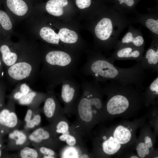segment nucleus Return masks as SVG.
<instances>
[{"label": "nucleus", "instance_id": "obj_1", "mask_svg": "<svg viewBox=\"0 0 158 158\" xmlns=\"http://www.w3.org/2000/svg\"><path fill=\"white\" fill-rule=\"evenodd\" d=\"M80 71L84 75L91 76L99 82L114 81L124 86L133 85L140 89L148 74L140 62L130 67L120 68L99 52L92 53Z\"/></svg>", "mask_w": 158, "mask_h": 158}, {"label": "nucleus", "instance_id": "obj_2", "mask_svg": "<svg viewBox=\"0 0 158 158\" xmlns=\"http://www.w3.org/2000/svg\"><path fill=\"white\" fill-rule=\"evenodd\" d=\"M42 54L39 73L47 90H54L63 80L73 78L76 74L78 62L66 52L48 50Z\"/></svg>", "mask_w": 158, "mask_h": 158}, {"label": "nucleus", "instance_id": "obj_3", "mask_svg": "<svg viewBox=\"0 0 158 158\" xmlns=\"http://www.w3.org/2000/svg\"><path fill=\"white\" fill-rule=\"evenodd\" d=\"M81 94L77 99L72 112L76 117L75 125L82 135H86L94 115L103 107L104 92L99 82L95 79L83 80L80 85Z\"/></svg>", "mask_w": 158, "mask_h": 158}, {"label": "nucleus", "instance_id": "obj_4", "mask_svg": "<svg viewBox=\"0 0 158 158\" xmlns=\"http://www.w3.org/2000/svg\"><path fill=\"white\" fill-rule=\"evenodd\" d=\"M41 63L42 54L36 48L20 45L18 59L5 69V76L12 85L24 81L33 83L39 77Z\"/></svg>", "mask_w": 158, "mask_h": 158}, {"label": "nucleus", "instance_id": "obj_5", "mask_svg": "<svg viewBox=\"0 0 158 158\" xmlns=\"http://www.w3.org/2000/svg\"><path fill=\"white\" fill-rule=\"evenodd\" d=\"M106 13L96 25L94 32L99 40V46L110 50L114 49L122 31L133 23V18L122 14L113 8Z\"/></svg>", "mask_w": 158, "mask_h": 158}, {"label": "nucleus", "instance_id": "obj_6", "mask_svg": "<svg viewBox=\"0 0 158 158\" xmlns=\"http://www.w3.org/2000/svg\"><path fill=\"white\" fill-rule=\"evenodd\" d=\"M103 88L104 93L108 96L106 105L107 110L112 115L125 111L130 106V101L142 99L130 100L141 98L140 89L133 85L124 86L117 82L110 81Z\"/></svg>", "mask_w": 158, "mask_h": 158}, {"label": "nucleus", "instance_id": "obj_7", "mask_svg": "<svg viewBox=\"0 0 158 158\" xmlns=\"http://www.w3.org/2000/svg\"><path fill=\"white\" fill-rule=\"evenodd\" d=\"M61 90L59 97L64 104L65 113H72L75 103L80 95V85L73 78L65 80L61 83Z\"/></svg>", "mask_w": 158, "mask_h": 158}, {"label": "nucleus", "instance_id": "obj_8", "mask_svg": "<svg viewBox=\"0 0 158 158\" xmlns=\"http://www.w3.org/2000/svg\"><path fill=\"white\" fill-rule=\"evenodd\" d=\"M52 122L53 125L50 129L60 142H68L80 133L75 125H70L64 115L59 117Z\"/></svg>", "mask_w": 158, "mask_h": 158}, {"label": "nucleus", "instance_id": "obj_9", "mask_svg": "<svg viewBox=\"0 0 158 158\" xmlns=\"http://www.w3.org/2000/svg\"><path fill=\"white\" fill-rule=\"evenodd\" d=\"M145 47L125 46L115 49L108 59L112 63L118 60H133L140 62L142 59Z\"/></svg>", "mask_w": 158, "mask_h": 158}, {"label": "nucleus", "instance_id": "obj_10", "mask_svg": "<svg viewBox=\"0 0 158 158\" xmlns=\"http://www.w3.org/2000/svg\"><path fill=\"white\" fill-rule=\"evenodd\" d=\"M42 108L46 118L53 122L59 117L64 115L63 108L56 97L54 90H47Z\"/></svg>", "mask_w": 158, "mask_h": 158}, {"label": "nucleus", "instance_id": "obj_11", "mask_svg": "<svg viewBox=\"0 0 158 158\" xmlns=\"http://www.w3.org/2000/svg\"><path fill=\"white\" fill-rule=\"evenodd\" d=\"M20 45L0 39V59L5 69L15 63L19 55Z\"/></svg>", "mask_w": 158, "mask_h": 158}, {"label": "nucleus", "instance_id": "obj_12", "mask_svg": "<svg viewBox=\"0 0 158 158\" xmlns=\"http://www.w3.org/2000/svg\"><path fill=\"white\" fill-rule=\"evenodd\" d=\"M14 102L9 99L7 105L0 111V135L3 136L8 129L15 127L17 125V116L13 111Z\"/></svg>", "mask_w": 158, "mask_h": 158}, {"label": "nucleus", "instance_id": "obj_13", "mask_svg": "<svg viewBox=\"0 0 158 158\" xmlns=\"http://www.w3.org/2000/svg\"><path fill=\"white\" fill-rule=\"evenodd\" d=\"M150 45L140 62L145 71L158 73V37H152Z\"/></svg>", "mask_w": 158, "mask_h": 158}, {"label": "nucleus", "instance_id": "obj_14", "mask_svg": "<svg viewBox=\"0 0 158 158\" xmlns=\"http://www.w3.org/2000/svg\"><path fill=\"white\" fill-rule=\"evenodd\" d=\"M133 23H138L148 29L152 38L158 37V12L150 10L148 13H140L137 11L134 14Z\"/></svg>", "mask_w": 158, "mask_h": 158}, {"label": "nucleus", "instance_id": "obj_15", "mask_svg": "<svg viewBox=\"0 0 158 158\" xmlns=\"http://www.w3.org/2000/svg\"><path fill=\"white\" fill-rule=\"evenodd\" d=\"M128 27L126 34L121 40L118 41L114 49L125 46L145 47V42L140 29L136 28L131 25Z\"/></svg>", "mask_w": 158, "mask_h": 158}, {"label": "nucleus", "instance_id": "obj_16", "mask_svg": "<svg viewBox=\"0 0 158 158\" xmlns=\"http://www.w3.org/2000/svg\"><path fill=\"white\" fill-rule=\"evenodd\" d=\"M29 140L34 143L40 144L50 143L51 141L59 142L50 130L43 128H39L32 132L28 136Z\"/></svg>", "mask_w": 158, "mask_h": 158}, {"label": "nucleus", "instance_id": "obj_17", "mask_svg": "<svg viewBox=\"0 0 158 158\" xmlns=\"http://www.w3.org/2000/svg\"><path fill=\"white\" fill-rule=\"evenodd\" d=\"M47 95V93L40 92L31 90L16 102L22 105L35 107L44 101Z\"/></svg>", "mask_w": 158, "mask_h": 158}, {"label": "nucleus", "instance_id": "obj_18", "mask_svg": "<svg viewBox=\"0 0 158 158\" xmlns=\"http://www.w3.org/2000/svg\"><path fill=\"white\" fill-rule=\"evenodd\" d=\"M5 3L7 9L18 16H23L28 11V5L24 0H5Z\"/></svg>", "mask_w": 158, "mask_h": 158}, {"label": "nucleus", "instance_id": "obj_19", "mask_svg": "<svg viewBox=\"0 0 158 158\" xmlns=\"http://www.w3.org/2000/svg\"><path fill=\"white\" fill-rule=\"evenodd\" d=\"M68 4L67 0H49L46 3V9L50 14L59 16L63 14V7Z\"/></svg>", "mask_w": 158, "mask_h": 158}, {"label": "nucleus", "instance_id": "obj_20", "mask_svg": "<svg viewBox=\"0 0 158 158\" xmlns=\"http://www.w3.org/2000/svg\"><path fill=\"white\" fill-rule=\"evenodd\" d=\"M41 37L47 42L54 45L59 44V39L58 34L51 28L44 27L42 28L39 32Z\"/></svg>", "mask_w": 158, "mask_h": 158}, {"label": "nucleus", "instance_id": "obj_21", "mask_svg": "<svg viewBox=\"0 0 158 158\" xmlns=\"http://www.w3.org/2000/svg\"><path fill=\"white\" fill-rule=\"evenodd\" d=\"M31 90L30 86L26 83L20 82L16 85L11 92L7 96L9 99L15 102L27 94Z\"/></svg>", "mask_w": 158, "mask_h": 158}, {"label": "nucleus", "instance_id": "obj_22", "mask_svg": "<svg viewBox=\"0 0 158 158\" xmlns=\"http://www.w3.org/2000/svg\"><path fill=\"white\" fill-rule=\"evenodd\" d=\"M114 138L120 144H123L130 140L131 134L129 130L122 126H118L114 133Z\"/></svg>", "mask_w": 158, "mask_h": 158}, {"label": "nucleus", "instance_id": "obj_23", "mask_svg": "<svg viewBox=\"0 0 158 158\" xmlns=\"http://www.w3.org/2000/svg\"><path fill=\"white\" fill-rule=\"evenodd\" d=\"M104 140L102 143V148L104 152L107 154L111 155L115 154L121 147V144L112 136Z\"/></svg>", "mask_w": 158, "mask_h": 158}, {"label": "nucleus", "instance_id": "obj_24", "mask_svg": "<svg viewBox=\"0 0 158 158\" xmlns=\"http://www.w3.org/2000/svg\"><path fill=\"white\" fill-rule=\"evenodd\" d=\"M58 34L59 40L66 44H74L76 42L78 39L75 32L65 28L60 29Z\"/></svg>", "mask_w": 158, "mask_h": 158}, {"label": "nucleus", "instance_id": "obj_25", "mask_svg": "<svg viewBox=\"0 0 158 158\" xmlns=\"http://www.w3.org/2000/svg\"><path fill=\"white\" fill-rule=\"evenodd\" d=\"M12 28V24L10 18L6 12L0 10V32L5 33Z\"/></svg>", "mask_w": 158, "mask_h": 158}, {"label": "nucleus", "instance_id": "obj_26", "mask_svg": "<svg viewBox=\"0 0 158 158\" xmlns=\"http://www.w3.org/2000/svg\"><path fill=\"white\" fill-rule=\"evenodd\" d=\"M8 137L10 140H14L16 145L19 146L24 145L27 139L26 135L23 132L17 130L10 133Z\"/></svg>", "mask_w": 158, "mask_h": 158}, {"label": "nucleus", "instance_id": "obj_27", "mask_svg": "<svg viewBox=\"0 0 158 158\" xmlns=\"http://www.w3.org/2000/svg\"><path fill=\"white\" fill-rule=\"evenodd\" d=\"M145 94L147 97H156L158 94V75L151 84L147 87ZM151 98V99H153Z\"/></svg>", "mask_w": 158, "mask_h": 158}, {"label": "nucleus", "instance_id": "obj_28", "mask_svg": "<svg viewBox=\"0 0 158 158\" xmlns=\"http://www.w3.org/2000/svg\"><path fill=\"white\" fill-rule=\"evenodd\" d=\"M19 155L22 158H37L39 154L35 149L28 147H25L20 151Z\"/></svg>", "mask_w": 158, "mask_h": 158}, {"label": "nucleus", "instance_id": "obj_29", "mask_svg": "<svg viewBox=\"0 0 158 158\" xmlns=\"http://www.w3.org/2000/svg\"><path fill=\"white\" fill-rule=\"evenodd\" d=\"M6 89V84L3 80H2L0 81V111L5 106Z\"/></svg>", "mask_w": 158, "mask_h": 158}, {"label": "nucleus", "instance_id": "obj_30", "mask_svg": "<svg viewBox=\"0 0 158 158\" xmlns=\"http://www.w3.org/2000/svg\"><path fill=\"white\" fill-rule=\"evenodd\" d=\"M41 121V117L39 114L34 115L29 121L26 123V127L32 129L35 126H38Z\"/></svg>", "mask_w": 158, "mask_h": 158}, {"label": "nucleus", "instance_id": "obj_31", "mask_svg": "<svg viewBox=\"0 0 158 158\" xmlns=\"http://www.w3.org/2000/svg\"><path fill=\"white\" fill-rule=\"evenodd\" d=\"M39 152L44 155H49L56 157V154L55 152L52 149L45 146H41L39 149Z\"/></svg>", "mask_w": 158, "mask_h": 158}, {"label": "nucleus", "instance_id": "obj_32", "mask_svg": "<svg viewBox=\"0 0 158 158\" xmlns=\"http://www.w3.org/2000/svg\"><path fill=\"white\" fill-rule=\"evenodd\" d=\"M91 3V0H76L77 6L81 9L89 7L90 6Z\"/></svg>", "mask_w": 158, "mask_h": 158}, {"label": "nucleus", "instance_id": "obj_33", "mask_svg": "<svg viewBox=\"0 0 158 158\" xmlns=\"http://www.w3.org/2000/svg\"><path fill=\"white\" fill-rule=\"evenodd\" d=\"M32 115V111L31 109H28L26 112L25 117L24 120L25 123L28 122L31 119Z\"/></svg>", "mask_w": 158, "mask_h": 158}, {"label": "nucleus", "instance_id": "obj_34", "mask_svg": "<svg viewBox=\"0 0 158 158\" xmlns=\"http://www.w3.org/2000/svg\"><path fill=\"white\" fill-rule=\"evenodd\" d=\"M4 68L2 62L0 59V80H2L4 77L5 75Z\"/></svg>", "mask_w": 158, "mask_h": 158}, {"label": "nucleus", "instance_id": "obj_35", "mask_svg": "<svg viewBox=\"0 0 158 158\" xmlns=\"http://www.w3.org/2000/svg\"><path fill=\"white\" fill-rule=\"evenodd\" d=\"M2 136L0 135V158H1L2 155Z\"/></svg>", "mask_w": 158, "mask_h": 158}, {"label": "nucleus", "instance_id": "obj_36", "mask_svg": "<svg viewBox=\"0 0 158 158\" xmlns=\"http://www.w3.org/2000/svg\"><path fill=\"white\" fill-rule=\"evenodd\" d=\"M89 157V156L87 153H84L82 154L80 157V158H88Z\"/></svg>", "mask_w": 158, "mask_h": 158}, {"label": "nucleus", "instance_id": "obj_37", "mask_svg": "<svg viewBox=\"0 0 158 158\" xmlns=\"http://www.w3.org/2000/svg\"><path fill=\"white\" fill-rule=\"evenodd\" d=\"M145 142H149L152 141L150 138L148 136H147L145 137Z\"/></svg>", "mask_w": 158, "mask_h": 158}, {"label": "nucleus", "instance_id": "obj_38", "mask_svg": "<svg viewBox=\"0 0 158 158\" xmlns=\"http://www.w3.org/2000/svg\"><path fill=\"white\" fill-rule=\"evenodd\" d=\"M42 157L44 158H55L54 157L49 155H44L42 156Z\"/></svg>", "mask_w": 158, "mask_h": 158}, {"label": "nucleus", "instance_id": "obj_39", "mask_svg": "<svg viewBox=\"0 0 158 158\" xmlns=\"http://www.w3.org/2000/svg\"><path fill=\"white\" fill-rule=\"evenodd\" d=\"M130 158H138V157L136 156H132Z\"/></svg>", "mask_w": 158, "mask_h": 158}, {"label": "nucleus", "instance_id": "obj_40", "mask_svg": "<svg viewBox=\"0 0 158 158\" xmlns=\"http://www.w3.org/2000/svg\"></svg>", "mask_w": 158, "mask_h": 158}]
</instances>
